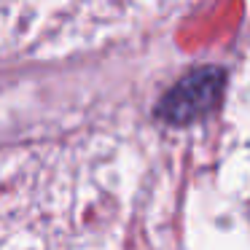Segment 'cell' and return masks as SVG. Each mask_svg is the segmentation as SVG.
Segmentation results:
<instances>
[{
  "mask_svg": "<svg viewBox=\"0 0 250 250\" xmlns=\"http://www.w3.org/2000/svg\"><path fill=\"white\" fill-rule=\"evenodd\" d=\"M223 92H226V70L218 65H199L162 94L153 113L169 126L194 124L218 108Z\"/></svg>",
  "mask_w": 250,
  "mask_h": 250,
  "instance_id": "6da1fadb",
  "label": "cell"
}]
</instances>
